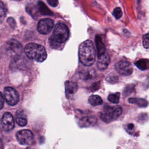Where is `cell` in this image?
Instances as JSON below:
<instances>
[{
  "label": "cell",
  "mask_w": 149,
  "mask_h": 149,
  "mask_svg": "<svg viewBox=\"0 0 149 149\" xmlns=\"http://www.w3.org/2000/svg\"><path fill=\"white\" fill-rule=\"evenodd\" d=\"M95 49L91 40H86L80 44L79 48L80 62L84 66H91L95 59Z\"/></svg>",
  "instance_id": "1"
},
{
  "label": "cell",
  "mask_w": 149,
  "mask_h": 149,
  "mask_svg": "<svg viewBox=\"0 0 149 149\" xmlns=\"http://www.w3.org/2000/svg\"><path fill=\"white\" fill-rule=\"evenodd\" d=\"M69 30L68 27L62 23H57L49 38V44L54 49H58L61 44L65 42L69 38Z\"/></svg>",
  "instance_id": "2"
},
{
  "label": "cell",
  "mask_w": 149,
  "mask_h": 149,
  "mask_svg": "<svg viewBox=\"0 0 149 149\" xmlns=\"http://www.w3.org/2000/svg\"><path fill=\"white\" fill-rule=\"evenodd\" d=\"M24 52L28 58L38 62L44 61L47 56L44 47L40 44L34 42H30L26 45Z\"/></svg>",
  "instance_id": "3"
},
{
  "label": "cell",
  "mask_w": 149,
  "mask_h": 149,
  "mask_svg": "<svg viewBox=\"0 0 149 149\" xmlns=\"http://www.w3.org/2000/svg\"><path fill=\"white\" fill-rule=\"evenodd\" d=\"M122 113V108L120 106H107L101 112L100 116L103 122L108 123L118 119Z\"/></svg>",
  "instance_id": "4"
},
{
  "label": "cell",
  "mask_w": 149,
  "mask_h": 149,
  "mask_svg": "<svg viewBox=\"0 0 149 149\" xmlns=\"http://www.w3.org/2000/svg\"><path fill=\"white\" fill-rule=\"evenodd\" d=\"M5 48L8 55L13 58L19 57L23 52L22 44L15 39H10L6 42Z\"/></svg>",
  "instance_id": "5"
},
{
  "label": "cell",
  "mask_w": 149,
  "mask_h": 149,
  "mask_svg": "<svg viewBox=\"0 0 149 149\" xmlns=\"http://www.w3.org/2000/svg\"><path fill=\"white\" fill-rule=\"evenodd\" d=\"M17 141L22 145H31L33 144L34 136L31 131L28 129H23L18 131L16 134Z\"/></svg>",
  "instance_id": "6"
},
{
  "label": "cell",
  "mask_w": 149,
  "mask_h": 149,
  "mask_svg": "<svg viewBox=\"0 0 149 149\" xmlns=\"http://www.w3.org/2000/svg\"><path fill=\"white\" fill-rule=\"evenodd\" d=\"M3 96L7 104L11 106L17 104L19 100V95L17 91L11 87H6L4 88Z\"/></svg>",
  "instance_id": "7"
},
{
  "label": "cell",
  "mask_w": 149,
  "mask_h": 149,
  "mask_svg": "<svg viewBox=\"0 0 149 149\" xmlns=\"http://www.w3.org/2000/svg\"><path fill=\"white\" fill-rule=\"evenodd\" d=\"M54 27V22L52 19L45 18L39 20L37 24V30L42 34L49 33Z\"/></svg>",
  "instance_id": "8"
},
{
  "label": "cell",
  "mask_w": 149,
  "mask_h": 149,
  "mask_svg": "<svg viewBox=\"0 0 149 149\" xmlns=\"http://www.w3.org/2000/svg\"><path fill=\"white\" fill-rule=\"evenodd\" d=\"M116 70L123 76H129L133 72V68L130 62L126 61H120L115 65Z\"/></svg>",
  "instance_id": "9"
},
{
  "label": "cell",
  "mask_w": 149,
  "mask_h": 149,
  "mask_svg": "<svg viewBox=\"0 0 149 149\" xmlns=\"http://www.w3.org/2000/svg\"><path fill=\"white\" fill-rule=\"evenodd\" d=\"M1 124L3 130L8 132L12 130L15 126L12 115L9 112H5L1 118Z\"/></svg>",
  "instance_id": "10"
},
{
  "label": "cell",
  "mask_w": 149,
  "mask_h": 149,
  "mask_svg": "<svg viewBox=\"0 0 149 149\" xmlns=\"http://www.w3.org/2000/svg\"><path fill=\"white\" fill-rule=\"evenodd\" d=\"M110 63V58L107 53L105 52L100 55H98V61L97 62V68L101 70H104L107 68Z\"/></svg>",
  "instance_id": "11"
},
{
  "label": "cell",
  "mask_w": 149,
  "mask_h": 149,
  "mask_svg": "<svg viewBox=\"0 0 149 149\" xmlns=\"http://www.w3.org/2000/svg\"><path fill=\"white\" fill-rule=\"evenodd\" d=\"M65 87L66 96L68 98H69L73 94H74V93H76L78 89L77 84L72 81H66L65 83Z\"/></svg>",
  "instance_id": "12"
},
{
  "label": "cell",
  "mask_w": 149,
  "mask_h": 149,
  "mask_svg": "<svg viewBox=\"0 0 149 149\" xmlns=\"http://www.w3.org/2000/svg\"><path fill=\"white\" fill-rule=\"evenodd\" d=\"M16 121L20 126H24L27 125V117L23 111H17L16 114Z\"/></svg>",
  "instance_id": "13"
},
{
  "label": "cell",
  "mask_w": 149,
  "mask_h": 149,
  "mask_svg": "<svg viewBox=\"0 0 149 149\" xmlns=\"http://www.w3.org/2000/svg\"><path fill=\"white\" fill-rule=\"evenodd\" d=\"M97 122V119L94 116H86L80 121V125L82 127H89L94 125Z\"/></svg>",
  "instance_id": "14"
},
{
  "label": "cell",
  "mask_w": 149,
  "mask_h": 149,
  "mask_svg": "<svg viewBox=\"0 0 149 149\" xmlns=\"http://www.w3.org/2000/svg\"><path fill=\"white\" fill-rule=\"evenodd\" d=\"M95 44L97 45L98 55H100L101 54H103L107 52L105 47L103 44V42H102L101 38L99 36H96L95 37Z\"/></svg>",
  "instance_id": "15"
},
{
  "label": "cell",
  "mask_w": 149,
  "mask_h": 149,
  "mask_svg": "<svg viewBox=\"0 0 149 149\" xmlns=\"http://www.w3.org/2000/svg\"><path fill=\"white\" fill-rule=\"evenodd\" d=\"M88 101L92 106H97L102 104V100L97 95H92L89 97Z\"/></svg>",
  "instance_id": "16"
},
{
  "label": "cell",
  "mask_w": 149,
  "mask_h": 149,
  "mask_svg": "<svg viewBox=\"0 0 149 149\" xmlns=\"http://www.w3.org/2000/svg\"><path fill=\"white\" fill-rule=\"evenodd\" d=\"M135 64L141 70H146L149 68V61L146 59H140Z\"/></svg>",
  "instance_id": "17"
},
{
  "label": "cell",
  "mask_w": 149,
  "mask_h": 149,
  "mask_svg": "<svg viewBox=\"0 0 149 149\" xmlns=\"http://www.w3.org/2000/svg\"><path fill=\"white\" fill-rule=\"evenodd\" d=\"M129 101L130 103H133V104H136L137 105H139V107H146L148 104L147 102L144 100V99H141V98H130L129 100Z\"/></svg>",
  "instance_id": "18"
},
{
  "label": "cell",
  "mask_w": 149,
  "mask_h": 149,
  "mask_svg": "<svg viewBox=\"0 0 149 149\" xmlns=\"http://www.w3.org/2000/svg\"><path fill=\"white\" fill-rule=\"evenodd\" d=\"M38 7L39 10L41 12V13L43 15H52V12L48 9L47 7L44 5V3L42 2H38Z\"/></svg>",
  "instance_id": "19"
},
{
  "label": "cell",
  "mask_w": 149,
  "mask_h": 149,
  "mask_svg": "<svg viewBox=\"0 0 149 149\" xmlns=\"http://www.w3.org/2000/svg\"><path fill=\"white\" fill-rule=\"evenodd\" d=\"M119 98H120V93H116L113 94H111L108 97V100L109 101L117 104L119 101Z\"/></svg>",
  "instance_id": "20"
},
{
  "label": "cell",
  "mask_w": 149,
  "mask_h": 149,
  "mask_svg": "<svg viewBox=\"0 0 149 149\" xmlns=\"http://www.w3.org/2000/svg\"><path fill=\"white\" fill-rule=\"evenodd\" d=\"M143 45L145 48H149V34H146L143 36Z\"/></svg>",
  "instance_id": "21"
},
{
  "label": "cell",
  "mask_w": 149,
  "mask_h": 149,
  "mask_svg": "<svg viewBox=\"0 0 149 149\" xmlns=\"http://www.w3.org/2000/svg\"><path fill=\"white\" fill-rule=\"evenodd\" d=\"M113 15L117 19L120 18L121 16H122V12L121 9L119 7L115 8V9L113 11Z\"/></svg>",
  "instance_id": "22"
},
{
  "label": "cell",
  "mask_w": 149,
  "mask_h": 149,
  "mask_svg": "<svg viewBox=\"0 0 149 149\" xmlns=\"http://www.w3.org/2000/svg\"><path fill=\"white\" fill-rule=\"evenodd\" d=\"M0 8H1V19H3V17H5L6 13V8L3 2L2 1L0 2Z\"/></svg>",
  "instance_id": "23"
},
{
  "label": "cell",
  "mask_w": 149,
  "mask_h": 149,
  "mask_svg": "<svg viewBox=\"0 0 149 149\" xmlns=\"http://www.w3.org/2000/svg\"><path fill=\"white\" fill-rule=\"evenodd\" d=\"M134 125L132 123H129L126 126V130L129 133H132L134 132Z\"/></svg>",
  "instance_id": "24"
},
{
  "label": "cell",
  "mask_w": 149,
  "mask_h": 149,
  "mask_svg": "<svg viewBox=\"0 0 149 149\" xmlns=\"http://www.w3.org/2000/svg\"><path fill=\"white\" fill-rule=\"evenodd\" d=\"M47 2L49 5H50L51 6H52L53 7L56 6L58 3V1H55V0H47Z\"/></svg>",
  "instance_id": "25"
},
{
  "label": "cell",
  "mask_w": 149,
  "mask_h": 149,
  "mask_svg": "<svg viewBox=\"0 0 149 149\" xmlns=\"http://www.w3.org/2000/svg\"><path fill=\"white\" fill-rule=\"evenodd\" d=\"M8 23H9V24L12 27H15V20L13 19V18L12 17H9L8 19Z\"/></svg>",
  "instance_id": "26"
},
{
  "label": "cell",
  "mask_w": 149,
  "mask_h": 149,
  "mask_svg": "<svg viewBox=\"0 0 149 149\" xmlns=\"http://www.w3.org/2000/svg\"><path fill=\"white\" fill-rule=\"evenodd\" d=\"M4 98L3 97V95H2V93H1V98H0V100H1V109H2L3 107V104H4Z\"/></svg>",
  "instance_id": "27"
},
{
  "label": "cell",
  "mask_w": 149,
  "mask_h": 149,
  "mask_svg": "<svg viewBox=\"0 0 149 149\" xmlns=\"http://www.w3.org/2000/svg\"><path fill=\"white\" fill-rule=\"evenodd\" d=\"M97 84H98V82L95 83H94V84L91 86L90 88L91 89V91H95V90H96L98 89L99 87H95V86H97Z\"/></svg>",
  "instance_id": "28"
}]
</instances>
